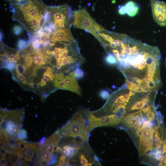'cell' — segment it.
Masks as SVG:
<instances>
[{"instance_id": "cell-17", "label": "cell", "mask_w": 166, "mask_h": 166, "mask_svg": "<svg viewBox=\"0 0 166 166\" xmlns=\"http://www.w3.org/2000/svg\"><path fill=\"white\" fill-rule=\"evenodd\" d=\"M53 79V75L51 69L49 67H47L46 69V71L44 73L43 77L41 81L46 83L50 80L52 81Z\"/></svg>"}, {"instance_id": "cell-13", "label": "cell", "mask_w": 166, "mask_h": 166, "mask_svg": "<svg viewBox=\"0 0 166 166\" xmlns=\"http://www.w3.org/2000/svg\"><path fill=\"white\" fill-rule=\"evenodd\" d=\"M79 148L80 147L77 145L66 144L61 148L60 152L62 155L70 158L75 155Z\"/></svg>"}, {"instance_id": "cell-32", "label": "cell", "mask_w": 166, "mask_h": 166, "mask_svg": "<svg viewBox=\"0 0 166 166\" xmlns=\"http://www.w3.org/2000/svg\"><path fill=\"white\" fill-rule=\"evenodd\" d=\"M65 78L63 75L62 73L57 74L55 77V80L57 81L63 80Z\"/></svg>"}, {"instance_id": "cell-8", "label": "cell", "mask_w": 166, "mask_h": 166, "mask_svg": "<svg viewBox=\"0 0 166 166\" xmlns=\"http://www.w3.org/2000/svg\"><path fill=\"white\" fill-rule=\"evenodd\" d=\"M86 118L90 131L93 128L102 126L119 127L122 117L117 114L106 115L97 117L92 113L86 114Z\"/></svg>"}, {"instance_id": "cell-15", "label": "cell", "mask_w": 166, "mask_h": 166, "mask_svg": "<svg viewBox=\"0 0 166 166\" xmlns=\"http://www.w3.org/2000/svg\"><path fill=\"white\" fill-rule=\"evenodd\" d=\"M38 143H27V150L26 153V156L25 160L27 161H32L36 150V146Z\"/></svg>"}, {"instance_id": "cell-34", "label": "cell", "mask_w": 166, "mask_h": 166, "mask_svg": "<svg viewBox=\"0 0 166 166\" xmlns=\"http://www.w3.org/2000/svg\"><path fill=\"white\" fill-rule=\"evenodd\" d=\"M68 63H69L67 59V58L63 57L61 59L60 65L61 66L62 65H65Z\"/></svg>"}, {"instance_id": "cell-30", "label": "cell", "mask_w": 166, "mask_h": 166, "mask_svg": "<svg viewBox=\"0 0 166 166\" xmlns=\"http://www.w3.org/2000/svg\"><path fill=\"white\" fill-rule=\"evenodd\" d=\"M100 96L104 99H107L109 97L108 92L106 90H102L100 93Z\"/></svg>"}, {"instance_id": "cell-28", "label": "cell", "mask_w": 166, "mask_h": 166, "mask_svg": "<svg viewBox=\"0 0 166 166\" xmlns=\"http://www.w3.org/2000/svg\"><path fill=\"white\" fill-rule=\"evenodd\" d=\"M57 160V157L55 154H53L51 156L50 158L48 165H51L54 164Z\"/></svg>"}, {"instance_id": "cell-20", "label": "cell", "mask_w": 166, "mask_h": 166, "mask_svg": "<svg viewBox=\"0 0 166 166\" xmlns=\"http://www.w3.org/2000/svg\"><path fill=\"white\" fill-rule=\"evenodd\" d=\"M53 82L54 86L56 88L58 89H67L66 84L64 80L57 81L55 80Z\"/></svg>"}, {"instance_id": "cell-12", "label": "cell", "mask_w": 166, "mask_h": 166, "mask_svg": "<svg viewBox=\"0 0 166 166\" xmlns=\"http://www.w3.org/2000/svg\"><path fill=\"white\" fill-rule=\"evenodd\" d=\"M142 112L144 120L152 122L156 121L159 113L156 110L155 103L151 104L143 109Z\"/></svg>"}, {"instance_id": "cell-4", "label": "cell", "mask_w": 166, "mask_h": 166, "mask_svg": "<svg viewBox=\"0 0 166 166\" xmlns=\"http://www.w3.org/2000/svg\"><path fill=\"white\" fill-rule=\"evenodd\" d=\"M87 121L81 113L77 112L71 119L58 131L60 134L64 136L74 137H78L82 140L87 141L88 134L90 132Z\"/></svg>"}, {"instance_id": "cell-2", "label": "cell", "mask_w": 166, "mask_h": 166, "mask_svg": "<svg viewBox=\"0 0 166 166\" xmlns=\"http://www.w3.org/2000/svg\"><path fill=\"white\" fill-rule=\"evenodd\" d=\"M10 6L12 19L20 23L30 37L35 36L42 26L47 5L41 0H28Z\"/></svg>"}, {"instance_id": "cell-11", "label": "cell", "mask_w": 166, "mask_h": 166, "mask_svg": "<svg viewBox=\"0 0 166 166\" xmlns=\"http://www.w3.org/2000/svg\"><path fill=\"white\" fill-rule=\"evenodd\" d=\"M76 78L75 73L72 72L66 76L64 80L66 84L67 89L80 94V88Z\"/></svg>"}, {"instance_id": "cell-26", "label": "cell", "mask_w": 166, "mask_h": 166, "mask_svg": "<svg viewBox=\"0 0 166 166\" xmlns=\"http://www.w3.org/2000/svg\"><path fill=\"white\" fill-rule=\"evenodd\" d=\"M6 152H5L2 155L0 160V166H6L8 165V163L6 159Z\"/></svg>"}, {"instance_id": "cell-35", "label": "cell", "mask_w": 166, "mask_h": 166, "mask_svg": "<svg viewBox=\"0 0 166 166\" xmlns=\"http://www.w3.org/2000/svg\"><path fill=\"white\" fill-rule=\"evenodd\" d=\"M4 120V118L3 116L0 113V124L3 122Z\"/></svg>"}, {"instance_id": "cell-19", "label": "cell", "mask_w": 166, "mask_h": 166, "mask_svg": "<svg viewBox=\"0 0 166 166\" xmlns=\"http://www.w3.org/2000/svg\"><path fill=\"white\" fill-rule=\"evenodd\" d=\"M159 150L166 158V128L165 129L164 136L161 144L160 148Z\"/></svg>"}, {"instance_id": "cell-24", "label": "cell", "mask_w": 166, "mask_h": 166, "mask_svg": "<svg viewBox=\"0 0 166 166\" xmlns=\"http://www.w3.org/2000/svg\"><path fill=\"white\" fill-rule=\"evenodd\" d=\"M70 160V158L63 155L61 156L59 158V160L61 161L63 165L69 164Z\"/></svg>"}, {"instance_id": "cell-3", "label": "cell", "mask_w": 166, "mask_h": 166, "mask_svg": "<svg viewBox=\"0 0 166 166\" xmlns=\"http://www.w3.org/2000/svg\"><path fill=\"white\" fill-rule=\"evenodd\" d=\"M71 9L67 4L47 6L44 20L41 28L50 34L59 29L68 28V21L72 14Z\"/></svg>"}, {"instance_id": "cell-16", "label": "cell", "mask_w": 166, "mask_h": 166, "mask_svg": "<svg viewBox=\"0 0 166 166\" xmlns=\"http://www.w3.org/2000/svg\"><path fill=\"white\" fill-rule=\"evenodd\" d=\"M8 140L4 143L3 149L5 152L8 153H13L17 147V143H14Z\"/></svg>"}, {"instance_id": "cell-29", "label": "cell", "mask_w": 166, "mask_h": 166, "mask_svg": "<svg viewBox=\"0 0 166 166\" xmlns=\"http://www.w3.org/2000/svg\"><path fill=\"white\" fill-rule=\"evenodd\" d=\"M10 4H18L25 2L28 0H4Z\"/></svg>"}, {"instance_id": "cell-31", "label": "cell", "mask_w": 166, "mask_h": 166, "mask_svg": "<svg viewBox=\"0 0 166 166\" xmlns=\"http://www.w3.org/2000/svg\"><path fill=\"white\" fill-rule=\"evenodd\" d=\"M118 11L119 13L121 15L126 14L124 5L119 6Z\"/></svg>"}, {"instance_id": "cell-18", "label": "cell", "mask_w": 166, "mask_h": 166, "mask_svg": "<svg viewBox=\"0 0 166 166\" xmlns=\"http://www.w3.org/2000/svg\"><path fill=\"white\" fill-rule=\"evenodd\" d=\"M105 61L111 65H115L117 64V60L116 57L111 53H108L105 58Z\"/></svg>"}, {"instance_id": "cell-33", "label": "cell", "mask_w": 166, "mask_h": 166, "mask_svg": "<svg viewBox=\"0 0 166 166\" xmlns=\"http://www.w3.org/2000/svg\"><path fill=\"white\" fill-rule=\"evenodd\" d=\"M17 154L18 157H20L22 159H25L26 158V153L22 152L18 150L17 153Z\"/></svg>"}, {"instance_id": "cell-23", "label": "cell", "mask_w": 166, "mask_h": 166, "mask_svg": "<svg viewBox=\"0 0 166 166\" xmlns=\"http://www.w3.org/2000/svg\"><path fill=\"white\" fill-rule=\"evenodd\" d=\"M16 73L17 77L19 80L21 82L24 84H27V82L26 80L25 77L20 73L17 68H16Z\"/></svg>"}, {"instance_id": "cell-25", "label": "cell", "mask_w": 166, "mask_h": 166, "mask_svg": "<svg viewBox=\"0 0 166 166\" xmlns=\"http://www.w3.org/2000/svg\"><path fill=\"white\" fill-rule=\"evenodd\" d=\"M80 164L82 166H85L88 163V160L83 154H81L80 157Z\"/></svg>"}, {"instance_id": "cell-22", "label": "cell", "mask_w": 166, "mask_h": 166, "mask_svg": "<svg viewBox=\"0 0 166 166\" xmlns=\"http://www.w3.org/2000/svg\"><path fill=\"white\" fill-rule=\"evenodd\" d=\"M17 135L18 138L21 140L25 139L27 138V132L24 129H20Z\"/></svg>"}, {"instance_id": "cell-14", "label": "cell", "mask_w": 166, "mask_h": 166, "mask_svg": "<svg viewBox=\"0 0 166 166\" xmlns=\"http://www.w3.org/2000/svg\"><path fill=\"white\" fill-rule=\"evenodd\" d=\"M126 14L130 17H133L138 13L139 7L137 4L132 1L127 2L124 5Z\"/></svg>"}, {"instance_id": "cell-9", "label": "cell", "mask_w": 166, "mask_h": 166, "mask_svg": "<svg viewBox=\"0 0 166 166\" xmlns=\"http://www.w3.org/2000/svg\"><path fill=\"white\" fill-rule=\"evenodd\" d=\"M150 1L154 21L160 26H166V3L157 0Z\"/></svg>"}, {"instance_id": "cell-1", "label": "cell", "mask_w": 166, "mask_h": 166, "mask_svg": "<svg viewBox=\"0 0 166 166\" xmlns=\"http://www.w3.org/2000/svg\"><path fill=\"white\" fill-rule=\"evenodd\" d=\"M117 50L116 57L119 68L125 78L127 86L132 89L151 87L160 77L161 54L158 47L119 34L114 41Z\"/></svg>"}, {"instance_id": "cell-5", "label": "cell", "mask_w": 166, "mask_h": 166, "mask_svg": "<svg viewBox=\"0 0 166 166\" xmlns=\"http://www.w3.org/2000/svg\"><path fill=\"white\" fill-rule=\"evenodd\" d=\"M142 110L124 114L119 126L129 135L137 149L139 145L142 126L144 120Z\"/></svg>"}, {"instance_id": "cell-6", "label": "cell", "mask_w": 166, "mask_h": 166, "mask_svg": "<svg viewBox=\"0 0 166 166\" xmlns=\"http://www.w3.org/2000/svg\"><path fill=\"white\" fill-rule=\"evenodd\" d=\"M74 17L73 26L90 33L100 40L98 34L105 29L97 23L85 9L73 12Z\"/></svg>"}, {"instance_id": "cell-27", "label": "cell", "mask_w": 166, "mask_h": 166, "mask_svg": "<svg viewBox=\"0 0 166 166\" xmlns=\"http://www.w3.org/2000/svg\"><path fill=\"white\" fill-rule=\"evenodd\" d=\"M75 74L76 77L79 79L82 78L84 76V73L81 69L78 68L75 71Z\"/></svg>"}, {"instance_id": "cell-7", "label": "cell", "mask_w": 166, "mask_h": 166, "mask_svg": "<svg viewBox=\"0 0 166 166\" xmlns=\"http://www.w3.org/2000/svg\"><path fill=\"white\" fill-rule=\"evenodd\" d=\"M155 121L144 120L141 130L137 149L140 159L154 148L153 135Z\"/></svg>"}, {"instance_id": "cell-21", "label": "cell", "mask_w": 166, "mask_h": 166, "mask_svg": "<svg viewBox=\"0 0 166 166\" xmlns=\"http://www.w3.org/2000/svg\"><path fill=\"white\" fill-rule=\"evenodd\" d=\"M56 147L53 144L50 143H46L43 150L52 154L54 151V148Z\"/></svg>"}, {"instance_id": "cell-10", "label": "cell", "mask_w": 166, "mask_h": 166, "mask_svg": "<svg viewBox=\"0 0 166 166\" xmlns=\"http://www.w3.org/2000/svg\"><path fill=\"white\" fill-rule=\"evenodd\" d=\"M48 39L51 43L59 42L70 43L74 41L69 28L57 30L50 34Z\"/></svg>"}]
</instances>
